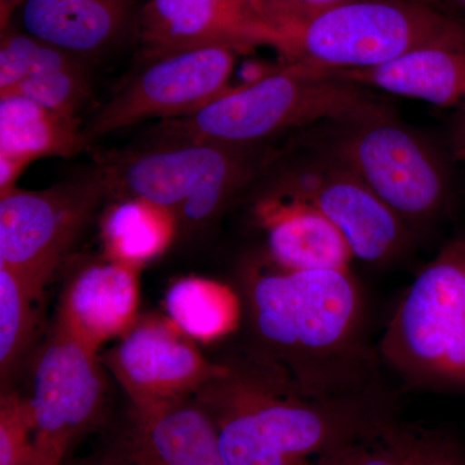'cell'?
<instances>
[{"mask_svg":"<svg viewBox=\"0 0 465 465\" xmlns=\"http://www.w3.org/2000/svg\"><path fill=\"white\" fill-rule=\"evenodd\" d=\"M253 354L308 390L353 393L378 385L366 341V302L351 271L256 265L244 283Z\"/></svg>","mask_w":465,"mask_h":465,"instance_id":"1","label":"cell"},{"mask_svg":"<svg viewBox=\"0 0 465 465\" xmlns=\"http://www.w3.org/2000/svg\"><path fill=\"white\" fill-rule=\"evenodd\" d=\"M225 465H318L370 419L390 410L378 385L345 394L302 387L251 354L203 388Z\"/></svg>","mask_w":465,"mask_h":465,"instance_id":"2","label":"cell"},{"mask_svg":"<svg viewBox=\"0 0 465 465\" xmlns=\"http://www.w3.org/2000/svg\"><path fill=\"white\" fill-rule=\"evenodd\" d=\"M298 134L292 148L347 168L410 228L430 224L449 207L452 171L448 155L379 99Z\"/></svg>","mask_w":465,"mask_h":465,"instance_id":"3","label":"cell"},{"mask_svg":"<svg viewBox=\"0 0 465 465\" xmlns=\"http://www.w3.org/2000/svg\"><path fill=\"white\" fill-rule=\"evenodd\" d=\"M100 155L97 168L110 195L170 211L176 224L206 226L251 183L268 174L282 152L198 142Z\"/></svg>","mask_w":465,"mask_h":465,"instance_id":"4","label":"cell"},{"mask_svg":"<svg viewBox=\"0 0 465 465\" xmlns=\"http://www.w3.org/2000/svg\"><path fill=\"white\" fill-rule=\"evenodd\" d=\"M375 100L378 97L362 85L305 74L282 64L253 81L232 85L191 115L162 121L154 134L163 142L256 148L280 134H298L341 118Z\"/></svg>","mask_w":465,"mask_h":465,"instance_id":"5","label":"cell"},{"mask_svg":"<svg viewBox=\"0 0 465 465\" xmlns=\"http://www.w3.org/2000/svg\"><path fill=\"white\" fill-rule=\"evenodd\" d=\"M378 356L409 388L465 391V237L443 244L416 274Z\"/></svg>","mask_w":465,"mask_h":465,"instance_id":"6","label":"cell"},{"mask_svg":"<svg viewBox=\"0 0 465 465\" xmlns=\"http://www.w3.org/2000/svg\"><path fill=\"white\" fill-rule=\"evenodd\" d=\"M457 5L421 0H348L282 30L283 63L308 74L372 69L440 32Z\"/></svg>","mask_w":465,"mask_h":465,"instance_id":"7","label":"cell"},{"mask_svg":"<svg viewBox=\"0 0 465 465\" xmlns=\"http://www.w3.org/2000/svg\"><path fill=\"white\" fill-rule=\"evenodd\" d=\"M109 189L99 168L45 191L0 197V266L43 290Z\"/></svg>","mask_w":465,"mask_h":465,"instance_id":"8","label":"cell"},{"mask_svg":"<svg viewBox=\"0 0 465 465\" xmlns=\"http://www.w3.org/2000/svg\"><path fill=\"white\" fill-rule=\"evenodd\" d=\"M237 52L197 48L148 58L84 124L87 145L150 119L182 118L231 90Z\"/></svg>","mask_w":465,"mask_h":465,"instance_id":"9","label":"cell"},{"mask_svg":"<svg viewBox=\"0 0 465 465\" xmlns=\"http://www.w3.org/2000/svg\"><path fill=\"white\" fill-rule=\"evenodd\" d=\"M268 191L311 202L341 232L354 259L390 264L410 247L412 229L360 177L316 153L299 149Z\"/></svg>","mask_w":465,"mask_h":465,"instance_id":"10","label":"cell"},{"mask_svg":"<svg viewBox=\"0 0 465 465\" xmlns=\"http://www.w3.org/2000/svg\"><path fill=\"white\" fill-rule=\"evenodd\" d=\"M104 399L105 381L96 351L58 323L38 358L27 401L34 465H63L73 446L96 423Z\"/></svg>","mask_w":465,"mask_h":465,"instance_id":"11","label":"cell"},{"mask_svg":"<svg viewBox=\"0 0 465 465\" xmlns=\"http://www.w3.org/2000/svg\"><path fill=\"white\" fill-rule=\"evenodd\" d=\"M173 321H134L106 354L105 363L139 410L186 401L228 366L213 365L202 356Z\"/></svg>","mask_w":465,"mask_h":465,"instance_id":"12","label":"cell"},{"mask_svg":"<svg viewBox=\"0 0 465 465\" xmlns=\"http://www.w3.org/2000/svg\"><path fill=\"white\" fill-rule=\"evenodd\" d=\"M139 43L148 60L197 48L242 54L272 47L280 52L283 35L264 0H146Z\"/></svg>","mask_w":465,"mask_h":465,"instance_id":"13","label":"cell"},{"mask_svg":"<svg viewBox=\"0 0 465 465\" xmlns=\"http://www.w3.org/2000/svg\"><path fill=\"white\" fill-rule=\"evenodd\" d=\"M314 75L332 76L367 90L465 113V16L455 12L430 41L385 65Z\"/></svg>","mask_w":465,"mask_h":465,"instance_id":"14","label":"cell"},{"mask_svg":"<svg viewBox=\"0 0 465 465\" xmlns=\"http://www.w3.org/2000/svg\"><path fill=\"white\" fill-rule=\"evenodd\" d=\"M7 96L79 116L92 96L88 61L9 25L0 43V99Z\"/></svg>","mask_w":465,"mask_h":465,"instance_id":"15","label":"cell"},{"mask_svg":"<svg viewBox=\"0 0 465 465\" xmlns=\"http://www.w3.org/2000/svg\"><path fill=\"white\" fill-rule=\"evenodd\" d=\"M139 0H25L23 30L90 63L139 42Z\"/></svg>","mask_w":465,"mask_h":465,"instance_id":"16","label":"cell"},{"mask_svg":"<svg viewBox=\"0 0 465 465\" xmlns=\"http://www.w3.org/2000/svg\"><path fill=\"white\" fill-rule=\"evenodd\" d=\"M255 215L266 231L269 260L291 271H351L354 256L336 226L311 202L268 191Z\"/></svg>","mask_w":465,"mask_h":465,"instance_id":"17","label":"cell"},{"mask_svg":"<svg viewBox=\"0 0 465 465\" xmlns=\"http://www.w3.org/2000/svg\"><path fill=\"white\" fill-rule=\"evenodd\" d=\"M124 455L131 465H225L210 412L186 401L136 409Z\"/></svg>","mask_w":465,"mask_h":465,"instance_id":"18","label":"cell"},{"mask_svg":"<svg viewBox=\"0 0 465 465\" xmlns=\"http://www.w3.org/2000/svg\"><path fill=\"white\" fill-rule=\"evenodd\" d=\"M79 116L61 114L23 96L0 99V195L16 188L35 159L70 158L87 148Z\"/></svg>","mask_w":465,"mask_h":465,"instance_id":"19","label":"cell"},{"mask_svg":"<svg viewBox=\"0 0 465 465\" xmlns=\"http://www.w3.org/2000/svg\"><path fill=\"white\" fill-rule=\"evenodd\" d=\"M139 286L134 266L114 262L91 266L67 290L58 323L97 351L136 321Z\"/></svg>","mask_w":465,"mask_h":465,"instance_id":"20","label":"cell"},{"mask_svg":"<svg viewBox=\"0 0 465 465\" xmlns=\"http://www.w3.org/2000/svg\"><path fill=\"white\" fill-rule=\"evenodd\" d=\"M318 465H465V452L449 434L397 420L387 410Z\"/></svg>","mask_w":465,"mask_h":465,"instance_id":"21","label":"cell"},{"mask_svg":"<svg viewBox=\"0 0 465 465\" xmlns=\"http://www.w3.org/2000/svg\"><path fill=\"white\" fill-rule=\"evenodd\" d=\"M176 219L170 211L139 200H127L113 208L105 222L109 252L115 262L134 266L166 249Z\"/></svg>","mask_w":465,"mask_h":465,"instance_id":"22","label":"cell"},{"mask_svg":"<svg viewBox=\"0 0 465 465\" xmlns=\"http://www.w3.org/2000/svg\"><path fill=\"white\" fill-rule=\"evenodd\" d=\"M170 320L186 335L211 341L231 331L240 307L234 293L222 284L201 278L179 281L168 291Z\"/></svg>","mask_w":465,"mask_h":465,"instance_id":"23","label":"cell"},{"mask_svg":"<svg viewBox=\"0 0 465 465\" xmlns=\"http://www.w3.org/2000/svg\"><path fill=\"white\" fill-rule=\"evenodd\" d=\"M42 290L12 269L0 266V365L9 374L29 344L35 326L34 302Z\"/></svg>","mask_w":465,"mask_h":465,"instance_id":"24","label":"cell"},{"mask_svg":"<svg viewBox=\"0 0 465 465\" xmlns=\"http://www.w3.org/2000/svg\"><path fill=\"white\" fill-rule=\"evenodd\" d=\"M0 465H34L32 412L29 402L16 397L2 400Z\"/></svg>","mask_w":465,"mask_h":465,"instance_id":"25","label":"cell"},{"mask_svg":"<svg viewBox=\"0 0 465 465\" xmlns=\"http://www.w3.org/2000/svg\"><path fill=\"white\" fill-rule=\"evenodd\" d=\"M344 2H348V0H264L265 7L268 9L272 20L281 33L286 27L293 25L312 15ZM421 2L443 5L448 0H421Z\"/></svg>","mask_w":465,"mask_h":465,"instance_id":"26","label":"cell"},{"mask_svg":"<svg viewBox=\"0 0 465 465\" xmlns=\"http://www.w3.org/2000/svg\"><path fill=\"white\" fill-rule=\"evenodd\" d=\"M448 140L452 157L465 163V113H451L450 115Z\"/></svg>","mask_w":465,"mask_h":465,"instance_id":"27","label":"cell"},{"mask_svg":"<svg viewBox=\"0 0 465 465\" xmlns=\"http://www.w3.org/2000/svg\"><path fill=\"white\" fill-rule=\"evenodd\" d=\"M25 0H2V30L11 25L12 12L15 8L20 7L24 5Z\"/></svg>","mask_w":465,"mask_h":465,"instance_id":"28","label":"cell"},{"mask_svg":"<svg viewBox=\"0 0 465 465\" xmlns=\"http://www.w3.org/2000/svg\"><path fill=\"white\" fill-rule=\"evenodd\" d=\"M452 3L465 12V0H452Z\"/></svg>","mask_w":465,"mask_h":465,"instance_id":"29","label":"cell"},{"mask_svg":"<svg viewBox=\"0 0 465 465\" xmlns=\"http://www.w3.org/2000/svg\"><path fill=\"white\" fill-rule=\"evenodd\" d=\"M104 465H119V464H118V461H115V463H113V464H104Z\"/></svg>","mask_w":465,"mask_h":465,"instance_id":"30","label":"cell"}]
</instances>
